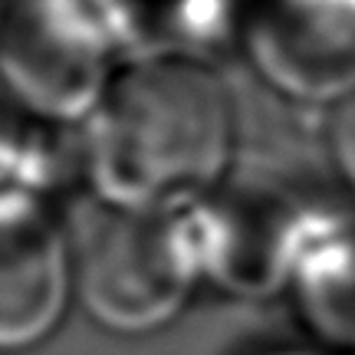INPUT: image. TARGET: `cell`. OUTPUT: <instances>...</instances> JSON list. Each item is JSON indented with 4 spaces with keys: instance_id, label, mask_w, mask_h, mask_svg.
I'll list each match as a JSON object with an SVG mask.
<instances>
[{
    "instance_id": "obj_4",
    "label": "cell",
    "mask_w": 355,
    "mask_h": 355,
    "mask_svg": "<svg viewBox=\"0 0 355 355\" xmlns=\"http://www.w3.org/2000/svg\"><path fill=\"white\" fill-rule=\"evenodd\" d=\"M332 207L273 175H234L194 204L211 290L237 300H283L293 260Z\"/></svg>"
},
{
    "instance_id": "obj_8",
    "label": "cell",
    "mask_w": 355,
    "mask_h": 355,
    "mask_svg": "<svg viewBox=\"0 0 355 355\" xmlns=\"http://www.w3.org/2000/svg\"><path fill=\"white\" fill-rule=\"evenodd\" d=\"M326 155L332 171L339 175L355 198V89L329 105L326 115Z\"/></svg>"
},
{
    "instance_id": "obj_1",
    "label": "cell",
    "mask_w": 355,
    "mask_h": 355,
    "mask_svg": "<svg viewBox=\"0 0 355 355\" xmlns=\"http://www.w3.org/2000/svg\"><path fill=\"white\" fill-rule=\"evenodd\" d=\"M83 122L99 204L194 207L237 171V102L201 56H125Z\"/></svg>"
},
{
    "instance_id": "obj_10",
    "label": "cell",
    "mask_w": 355,
    "mask_h": 355,
    "mask_svg": "<svg viewBox=\"0 0 355 355\" xmlns=\"http://www.w3.org/2000/svg\"><path fill=\"white\" fill-rule=\"evenodd\" d=\"M0 17H3V3H0Z\"/></svg>"
},
{
    "instance_id": "obj_2",
    "label": "cell",
    "mask_w": 355,
    "mask_h": 355,
    "mask_svg": "<svg viewBox=\"0 0 355 355\" xmlns=\"http://www.w3.org/2000/svg\"><path fill=\"white\" fill-rule=\"evenodd\" d=\"M76 250V303L109 336L168 329L207 286L194 207H112L86 224Z\"/></svg>"
},
{
    "instance_id": "obj_7",
    "label": "cell",
    "mask_w": 355,
    "mask_h": 355,
    "mask_svg": "<svg viewBox=\"0 0 355 355\" xmlns=\"http://www.w3.org/2000/svg\"><path fill=\"white\" fill-rule=\"evenodd\" d=\"M283 300L303 339L355 355V211L332 207L293 260Z\"/></svg>"
},
{
    "instance_id": "obj_3",
    "label": "cell",
    "mask_w": 355,
    "mask_h": 355,
    "mask_svg": "<svg viewBox=\"0 0 355 355\" xmlns=\"http://www.w3.org/2000/svg\"><path fill=\"white\" fill-rule=\"evenodd\" d=\"M115 0H7L0 76L17 105L46 122H83L119 69Z\"/></svg>"
},
{
    "instance_id": "obj_9",
    "label": "cell",
    "mask_w": 355,
    "mask_h": 355,
    "mask_svg": "<svg viewBox=\"0 0 355 355\" xmlns=\"http://www.w3.org/2000/svg\"><path fill=\"white\" fill-rule=\"evenodd\" d=\"M247 355H336L329 349H322V345L309 343V339H293V343H273V345H263V349H254V352Z\"/></svg>"
},
{
    "instance_id": "obj_5",
    "label": "cell",
    "mask_w": 355,
    "mask_h": 355,
    "mask_svg": "<svg viewBox=\"0 0 355 355\" xmlns=\"http://www.w3.org/2000/svg\"><path fill=\"white\" fill-rule=\"evenodd\" d=\"M237 37L290 99L329 109L355 89V0H241Z\"/></svg>"
},
{
    "instance_id": "obj_6",
    "label": "cell",
    "mask_w": 355,
    "mask_h": 355,
    "mask_svg": "<svg viewBox=\"0 0 355 355\" xmlns=\"http://www.w3.org/2000/svg\"><path fill=\"white\" fill-rule=\"evenodd\" d=\"M76 303V250L53 207L0 211V355L46 345Z\"/></svg>"
}]
</instances>
